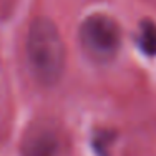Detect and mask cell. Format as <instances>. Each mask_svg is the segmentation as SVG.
<instances>
[{
	"label": "cell",
	"instance_id": "5b68a950",
	"mask_svg": "<svg viewBox=\"0 0 156 156\" xmlns=\"http://www.w3.org/2000/svg\"><path fill=\"white\" fill-rule=\"evenodd\" d=\"M115 135L108 131H100L93 136V148L98 156H110V146L113 143Z\"/></svg>",
	"mask_w": 156,
	"mask_h": 156
},
{
	"label": "cell",
	"instance_id": "3957f363",
	"mask_svg": "<svg viewBox=\"0 0 156 156\" xmlns=\"http://www.w3.org/2000/svg\"><path fill=\"white\" fill-rule=\"evenodd\" d=\"M63 138L51 121H35L23 133L20 144L22 156H62Z\"/></svg>",
	"mask_w": 156,
	"mask_h": 156
},
{
	"label": "cell",
	"instance_id": "6da1fadb",
	"mask_svg": "<svg viewBox=\"0 0 156 156\" xmlns=\"http://www.w3.org/2000/svg\"><path fill=\"white\" fill-rule=\"evenodd\" d=\"M27 60L32 75L38 83L51 87L65 72V45L57 25L47 17L30 23L27 33Z\"/></svg>",
	"mask_w": 156,
	"mask_h": 156
},
{
	"label": "cell",
	"instance_id": "277c9868",
	"mask_svg": "<svg viewBox=\"0 0 156 156\" xmlns=\"http://www.w3.org/2000/svg\"><path fill=\"white\" fill-rule=\"evenodd\" d=\"M136 43L146 57H156V23L153 20H141Z\"/></svg>",
	"mask_w": 156,
	"mask_h": 156
},
{
	"label": "cell",
	"instance_id": "7a4b0ae2",
	"mask_svg": "<svg viewBox=\"0 0 156 156\" xmlns=\"http://www.w3.org/2000/svg\"><path fill=\"white\" fill-rule=\"evenodd\" d=\"M78 42L91 62L106 65L121 48V30L116 20L105 13H91L80 23Z\"/></svg>",
	"mask_w": 156,
	"mask_h": 156
}]
</instances>
